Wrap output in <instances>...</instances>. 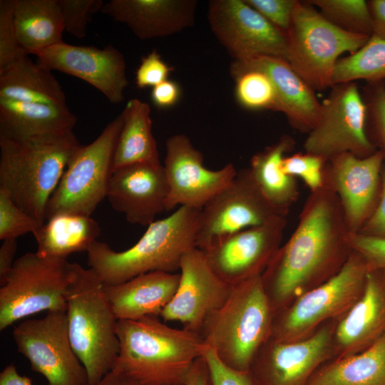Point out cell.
<instances>
[{
    "instance_id": "6da1fadb",
    "label": "cell",
    "mask_w": 385,
    "mask_h": 385,
    "mask_svg": "<svg viewBox=\"0 0 385 385\" xmlns=\"http://www.w3.org/2000/svg\"><path fill=\"white\" fill-rule=\"evenodd\" d=\"M349 232L325 169L323 185L312 192L294 232L262 274L274 315L341 269L352 252L346 241Z\"/></svg>"
},
{
    "instance_id": "7a4b0ae2",
    "label": "cell",
    "mask_w": 385,
    "mask_h": 385,
    "mask_svg": "<svg viewBox=\"0 0 385 385\" xmlns=\"http://www.w3.org/2000/svg\"><path fill=\"white\" fill-rule=\"evenodd\" d=\"M117 334L120 350L114 368L138 385H184L207 348L197 333L170 327L158 317L118 320Z\"/></svg>"
},
{
    "instance_id": "3957f363",
    "label": "cell",
    "mask_w": 385,
    "mask_h": 385,
    "mask_svg": "<svg viewBox=\"0 0 385 385\" xmlns=\"http://www.w3.org/2000/svg\"><path fill=\"white\" fill-rule=\"evenodd\" d=\"M81 145L73 131L24 140L0 138V189L42 225L48 201Z\"/></svg>"
},
{
    "instance_id": "277c9868",
    "label": "cell",
    "mask_w": 385,
    "mask_h": 385,
    "mask_svg": "<svg viewBox=\"0 0 385 385\" xmlns=\"http://www.w3.org/2000/svg\"><path fill=\"white\" fill-rule=\"evenodd\" d=\"M200 210L181 206L147 226L140 240L122 252L96 241L86 252L89 268L104 284L125 282L154 271L180 270L183 255L196 247Z\"/></svg>"
},
{
    "instance_id": "5b68a950",
    "label": "cell",
    "mask_w": 385,
    "mask_h": 385,
    "mask_svg": "<svg viewBox=\"0 0 385 385\" xmlns=\"http://www.w3.org/2000/svg\"><path fill=\"white\" fill-rule=\"evenodd\" d=\"M274 317L260 274L232 286L226 301L207 318L199 335L226 366L248 371L271 337Z\"/></svg>"
},
{
    "instance_id": "8992f818",
    "label": "cell",
    "mask_w": 385,
    "mask_h": 385,
    "mask_svg": "<svg viewBox=\"0 0 385 385\" xmlns=\"http://www.w3.org/2000/svg\"><path fill=\"white\" fill-rule=\"evenodd\" d=\"M90 268L75 263L66 293V317L72 346L85 366L89 385L101 380L115 366L120 345L118 319Z\"/></svg>"
},
{
    "instance_id": "52a82bcc",
    "label": "cell",
    "mask_w": 385,
    "mask_h": 385,
    "mask_svg": "<svg viewBox=\"0 0 385 385\" xmlns=\"http://www.w3.org/2000/svg\"><path fill=\"white\" fill-rule=\"evenodd\" d=\"M370 37L335 26L307 1H298L287 34V61L314 91L331 88L339 56L354 53Z\"/></svg>"
},
{
    "instance_id": "ba28073f",
    "label": "cell",
    "mask_w": 385,
    "mask_h": 385,
    "mask_svg": "<svg viewBox=\"0 0 385 385\" xmlns=\"http://www.w3.org/2000/svg\"><path fill=\"white\" fill-rule=\"evenodd\" d=\"M369 271L364 258L352 250L335 274L274 315L271 337L282 342L299 340L327 321L341 319L361 296Z\"/></svg>"
},
{
    "instance_id": "9c48e42d",
    "label": "cell",
    "mask_w": 385,
    "mask_h": 385,
    "mask_svg": "<svg viewBox=\"0 0 385 385\" xmlns=\"http://www.w3.org/2000/svg\"><path fill=\"white\" fill-rule=\"evenodd\" d=\"M75 263L27 252L16 259L0 284V330L46 311H66Z\"/></svg>"
},
{
    "instance_id": "30bf717a",
    "label": "cell",
    "mask_w": 385,
    "mask_h": 385,
    "mask_svg": "<svg viewBox=\"0 0 385 385\" xmlns=\"http://www.w3.org/2000/svg\"><path fill=\"white\" fill-rule=\"evenodd\" d=\"M122 125L120 114L92 143L81 145L48 201L46 221L61 213L91 216L107 197Z\"/></svg>"
},
{
    "instance_id": "8fae6325",
    "label": "cell",
    "mask_w": 385,
    "mask_h": 385,
    "mask_svg": "<svg viewBox=\"0 0 385 385\" xmlns=\"http://www.w3.org/2000/svg\"><path fill=\"white\" fill-rule=\"evenodd\" d=\"M322 103L318 123L308 133L304 143L306 153L326 160L349 153L366 157L378 149L367 130V108L355 82L338 83L331 87Z\"/></svg>"
},
{
    "instance_id": "7c38bea8",
    "label": "cell",
    "mask_w": 385,
    "mask_h": 385,
    "mask_svg": "<svg viewBox=\"0 0 385 385\" xmlns=\"http://www.w3.org/2000/svg\"><path fill=\"white\" fill-rule=\"evenodd\" d=\"M12 336L18 351L48 385H89L86 369L70 340L66 311L25 319L14 327Z\"/></svg>"
},
{
    "instance_id": "4fadbf2b",
    "label": "cell",
    "mask_w": 385,
    "mask_h": 385,
    "mask_svg": "<svg viewBox=\"0 0 385 385\" xmlns=\"http://www.w3.org/2000/svg\"><path fill=\"white\" fill-rule=\"evenodd\" d=\"M277 216L286 215L264 197L249 168L239 170L200 210L196 247L206 250L235 233L263 225Z\"/></svg>"
},
{
    "instance_id": "5bb4252c",
    "label": "cell",
    "mask_w": 385,
    "mask_h": 385,
    "mask_svg": "<svg viewBox=\"0 0 385 385\" xmlns=\"http://www.w3.org/2000/svg\"><path fill=\"white\" fill-rule=\"evenodd\" d=\"M207 20L234 61L264 56L287 60V36L245 0L210 1Z\"/></svg>"
},
{
    "instance_id": "9a60e30c",
    "label": "cell",
    "mask_w": 385,
    "mask_h": 385,
    "mask_svg": "<svg viewBox=\"0 0 385 385\" xmlns=\"http://www.w3.org/2000/svg\"><path fill=\"white\" fill-rule=\"evenodd\" d=\"M335 326L322 325L312 334L293 342L270 337L253 359L250 372L258 385H306L334 356Z\"/></svg>"
},
{
    "instance_id": "2e32d148",
    "label": "cell",
    "mask_w": 385,
    "mask_h": 385,
    "mask_svg": "<svg viewBox=\"0 0 385 385\" xmlns=\"http://www.w3.org/2000/svg\"><path fill=\"white\" fill-rule=\"evenodd\" d=\"M163 168L168 186L165 211L178 205L201 210L237 172L232 163L217 170L205 168L202 153L184 134L167 140Z\"/></svg>"
},
{
    "instance_id": "e0dca14e",
    "label": "cell",
    "mask_w": 385,
    "mask_h": 385,
    "mask_svg": "<svg viewBox=\"0 0 385 385\" xmlns=\"http://www.w3.org/2000/svg\"><path fill=\"white\" fill-rule=\"evenodd\" d=\"M180 271L177 291L160 317L165 322H179L183 328L199 334L207 318L226 301L232 286L215 273L197 247L183 255Z\"/></svg>"
},
{
    "instance_id": "ac0fdd59",
    "label": "cell",
    "mask_w": 385,
    "mask_h": 385,
    "mask_svg": "<svg viewBox=\"0 0 385 385\" xmlns=\"http://www.w3.org/2000/svg\"><path fill=\"white\" fill-rule=\"evenodd\" d=\"M286 216L228 237L202 251L215 273L230 286L262 274L280 247Z\"/></svg>"
},
{
    "instance_id": "d6986e66",
    "label": "cell",
    "mask_w": 385,
    "mask_h": 385,
    "mask_svg": "<svg viewBox=\"0 0 385 385\" xmlns=\"http://www.w3.org/2000/svg\"><path fill=\"white\" fill-rule=\"evenodd\" d=\"M38 62L51 69L81 78L101 91L112 103L124 100L128 85L123 55L112 45L103 48L62 42L36 51Z\"/></svg>"
},
{
    "instance_id": "ffe728a7",
    "label": "cell",
    "mask_w": 385,
    "mask_h": 385,
    "mask_svg": "<svg viewBox=\"0 0 385 385\" xmlns=\"http://www.w3.org/2000/svg\"><path fill=\"white\" fill-rule=\"evenodd\" d=\"M385 154L366 157L345 153L327 161L326 170L338 195L349 232H358L377 203Z\"/></svg>"
},
{
    "instance_id": "44dd1931",
    "label": "cell",
    "mask_w": 385,
    "mask_h": 385,
    "mask_svg": "<svg viewBox=\"0 0 385 385\" xmlns=\"http://www.w3.org/2000/svg\"><path fill=\"white\" fill-rule=\"evenodd\" d=\"M168 194L163 165L142 163L113 170L106 197L128 222L147 227L165 211Z\"/></svg>"
},
{
    "instance_id": "7402d4cb",
    "label": "cell",
    "mask_w": 385,
    "mask_h": 385,
    "mask_svg": "<svg viewBox=\"0 0 385 385\" xmlns=\"http://www.w3.org/2000/svg\"><path fill=\"white\" fill-rule=\"evenodd\" d=\"M255 69L266 73L272 81L277 94L274 111L285 115L295 129L309 133L319 121L322 111L314 90L309 86L284 58L257 56L234 61L230 66L232 77L242 71Z\"/></svg>"
},
{
    "instance_id": "603a6c76",
    "label": "cell",
    "mask_w": 385,
    "mask_h": 385,
    "mask_svg": "<svg viewBox=\"0 0 385 385\" xmlns=\"http://www.w3.org/2000/svg\"><path fill=\"white\" fill-rule=\"evenodd\" d=\"M385 334V270H370L364 290L335 326L334 359L359 353Z\"/></svg>"
},
{
    "instance_id": "cb8c5ba5",
    "label": "cell",
    "mask_w": 385,
    "mask_h": 385,
    "mask_svg": "<svg viewBox=\"0 0 385 385\" xmlns=\"http://www.w3.org/2000/svg\"><path fill=\"white\" fill-rule=\"evenodd\" d=\"M197 5L195 0H111L101 11L145 40L170 36L192 26Z\"/></svg>"
},
{
    "instance_id": "d4e9b609",
    "label": "cell",
    "mask_w": 385,
    "mask_h": 385,
    "mask_svg": "<svg viewBox=\"0 0 385 385\" xmlns=\"http://www.w3.org/2000/svg\"><path fill=\"white\" fill-rule=\"evenodd\" d=\"M179 281V273L154 271L119 284H103V289L118 320H137L160 317L175 295Z\"/></svg>"
},
{
    "instance_id": "484cf974",
    "label": "cell",
    "mask_w": 385,
    "mask_h": 385,
    "mask_svg": "<svg viewBox=\"0 0 385 385\" xmlns=\"http://www.w3.org/2000/svg\"><path fill=\"white\" fill-rule=\"evenodd\" d=\"M76 116L67 106L0 98V138L24 140L73 131Z\"/></svg>"
},
{
    "instance_id": "4316f807",
    "label": "cell",
    "mask_w": 385,
    "mask_h": 385,
    "mask_svg": "<svg viewBox=\"0 0 385 385\" xmlns=\"http://www.w3.org/2000/svg\"><path fill=\"white\" fill-rule=\"evenodd\" d=\"M0 98L67 106L62 87L51 70L29 55L0 73Z\"/></svg>"
},
{
    "instance_id": "83f0119b",
    "label": "cell",
    "mask_w": 385,
    "mask_h": 385,
    "mask_svg": "<svg viewBox=\"0 0 385 385\" xmlns=\"http://www.w3.org/2000/svg\"><path fill=\"white\" fill-rule=\"evenodd\" d=\"M100 234L98 223L91 216L61 213L47 220L33 235L38 255L66 260L73 253L87 252Z\"/></svg>"
},
{
    "instance_id": "f1b7e54d",
    "label": "cell",
    "mask_w": 385,
    "mask_h": 385,
    "mask_svg": "<svg viewBox=\"0 0 385 385\" xmlns=\"http://www.w3.org/2000/svg\"><path fill=\"white\" fill-rule=\"evenodd\" d=\"M14 22L19 43L28 54L63 42L58 0H14Z\"/></svg>"
},
{
    "instance_id": "f546056e",
    "label": "cell",
    "mask_w": 385,
    "mask_h": 385,
    "mask_svg": "<svg viewBox=\"0 0 385 385\" xmlns=\"http://www.w3.org/2000/svg\"><path fill=\"white\" fill-rule=\"evenodd\" d=\"M120 114L123 125L114 152L113 171L135 163L160 164L152 133L149 104L133 98L128 101Z\"/></svg>"
},
{
    "instance_id": "4dcf8cb0",
    "label": "cell",
    "mask_w": 385,
    "mask_h": 385,
    "mask_svg": "<svg viewBox=\"0 0 385 385\" xmlns=\"http://www.w3.org/2000/svg\"><path fill=\"white\" fill-rule=\"evenodd\" d=\"M294 144L292 138L282 136L274 144L253 155L249 168L264 197L285 215L298 197L294 178L287 175L282 168L285 154L292 149Z\"/></svg>"
},
{
    "instance_id": "1f68e13d",
    "label": "cell",
    "mask_w": 385,
    "mask_h": 385,
    "mask_svg": "<svg viewBox=\"0 0 385 385\" xmlns=\"http://www.w3.org/2000/svg\"><path fill=\"white\" fill-rule=\"evenodd\" d=\"M306 385H385V334L359 353L326 362Z\"/></svg>"
},
{
    "instance_id": "d6a6232c",
    "label": "cell",
    "mask_w": 385,
    "mask_h": 385,
    "mask_svg": "<svg viewBox=\"0 0 385 385\" xmlns=\"http://www.w3.org/2000/svg\"><path fill=\"white\" fill-rule=\"evenodd\" d=\"M358 80L385 81V39L371 36L356 52L338 60L332 86Z\"/></svg>"
},
{
    "instance_id": "836d02e7",
    "label": "cell",
    "mask_w": 385,
    "mask_h": 385,
    "mask_svg": "<svg viewBox=\"0 0 385 385\" xmlns=\"http://www.w3.org/2000/svg\"><path fill=\"white\" fill-rule=\"evenodd\" d=\"M307 1L335 26L351 33L371 36V19L366 1L309 0Z\"/></svg>"
},
{
    "instance_id": "e575fe53",
    "label": "cell",
    "mask_w": 385,
    "mask_h": 385,
    "mask_svg": "<svg viewBox=\"0 0 385 385\" xmlns=\"http://www.w3.org/2000/svg\"><path fill=\"white\" fill-rule=\"evenodd\" d=\"M236 81L235 96L237 101L251 110L275 111L277 94L274 84L264 72L250 69L233 77Z\"/></svg>"
},
{
    "instance_id": "d590c367",
    "label": "cell",
    "mask_w": 385,
    "mask_h": 385,
    "mask_svg": "<svg viewBox=\"0 0 385 385\" xmlns=\"http://www.w3.org/2000/svg\"><path fill=\"white\" fill-rule=\"evenodd\" d=\"M362 96L367 108L369 136L385 154V81L366 83Z\"/></svg>"
},
{
    "instance_id": "8d00e7d4",
    "label": "cell",
    "mask_w": 385,
    "mask_h": 385,
    "mask_svg": "<svg viewBox=\"0 0 385 385\" xmlns=\"http://www.w3.org/2000/svg\"><path fill=\"white\" fill-rule=\"evenodd\" d=\"M14 0L0 1V73L29 55L21 47L14 22Z\"/></svg>"
},
{
    "instance_id": "74e56055",
    "label": "cell",
    "mask_w": 385,
    "mask_h": 385,
    "mask_svg": "<svg viewBox=\"0 0 385 385\" xmlns=\"http://www.w3.org/2000/svg\"><path fill=\"white\" fill-rule=\"evenodd\" d=\"M327 161L317 155L295 153L284 157L282 168L287 175L301 178L314 192L324 184Z\"/></svg>"
},
{
    "instance_id": "f35d334b",
    "label": "cell",
    "mask_w": 385,
    "mask_h": 385,
    "mask_svg": "<svg viewBox=\"0 0 385 385\" xmlns=\"http://www.w3.org/2000/svg\"><path fill=\"white\" fill-rule=\"evenodd\" d=\"M40 226L0 189V240L16 239L26 233L34 234Z\"/></svg>"
},
{
    "instance_id": "ab89813d",
    "label": "cell",
    "mask_w": 385,
    "mask_h": 385,
    "mask_svg": "<svg viewBox=\"0 0 385 385\" xmlns=\"http://www.w3.org/2000/svg\"><path fill=\"white\" fill-rule=\"evenodd\" d=\"M64 31L78 38L86 35L88 21L93 14L101 10V0H58Z\"/></svg>"
},
{
    "instance_id": "60d3db41",
    "label": "cell",
    "mask_w": 385,
    "mask_h": 385,
    "mask_svg": "<svg viewBox=\"0 0 385 385\" xmlns=\"http://www.w3.org/2000/svg\"><path fill=\"white\" fill-rule=\"evenodd\" d=\"M346 241L366 261L370 270H385V237L349 232Z\"/></svg>"
},
{
    "instance_id": "b9f144b4",
    "label": "cell",
    "mask_w": 385,
    "mask_h": 385,
    "mask_svg": "<svg viewBox=\"0 0 385 385\" xmlns=\"http://www.w3.org/2000/svg\"><path fill=\"white\" fill-rule=\"evenodd\" d=\"M286 36L290 29L297 0H245Z\"/></svg>"
},
{
    "instance_id": "7bdbcfd3",
    "label": "cell",
    "mask_w": 385,
    "mask_h": 385,
    "mask_svg": "<svg viewBox=\"0 0 385 385\" xmlns=\"http://www.w3.org/2000/svg\"><path fill=\"white\" fill-rule=\"evenodd\" d=\"M212 385H258L250 371H237L222 363L213 350L206 348L202 355Z\"/></svg>"
},
{
    "instance_id": "ee69618b",
    "label": "cell",
    "mask_w": 385,
    "mask_h": 385,
    "mask_svg": "<svg viewBox=\"0 0 385 385\" xmlns=\"http://www.w3.org/2000/svg\"><path fill=\"white\" fill-rule=\"evenodd\" d=\"M173 68L153 51L144 57L135 73V83L139 88L154 87L168 80Z\"/></svg>"
},
{
    "instance_id": "f6af8a7d",
    "label": "cell",
    "mask_w": 385,
    "mask_h": 385,
    "mask_svg": "<svg viewBox=\"0 0 385 385\" xmlns=\"http://www.w3.org/2000/svg\"><path fill=\"white\" fill-rule=\"evenodd\" d=\"M356 232L368 236L385 237V159L381 169V187L377 203L370 217Z\"/></svg>"
},
{
    "instance_id": "bcb514c9",
    "label": "cell",
    "mask_w": 385,
    "mask_h": 385,
    "mask_svg": "<svg viewBox=\"0 0 385 385\" xmlns=\"http://www.w3.org/2000/svg\"><path fill=\"white\" fill-rule=\"evenodd\" d=\"M180 95L179 85L175 81L166 80L153 88L151 99L155 106L166 108L176 104Z\"/></svg>"
},
{
    "instance_id": "7dc6e473",
    "label": "cell",
    "mask_w": 385,
    "mask_h": 385,
    "mask_svg": "<svg viewBox=\"0 0 385 385\" xmlns=\"http://www.w3.org/2000/svg\"><path fill=\"white\" fill-rule=\"evenodd\" d=\"M367 3L371 19V36L385 39V0H370Z\"/></svg>"
},
{
    "instance_id": "c3c4849f",
    "label": "cell",
    "mask_w": 385,
    "mask_h": 385,
    "mask_svg": "<svg viewBox=\"0 0 385 385\" xmlns=\"http://www.w3.org/2000/svg\"><path fill=\"white\" fill-rule=\"evenodd\" d=\"M16 250V239L3 240L0 247V284L4 282L13 267Z\"/></svg>"
},
{
    "instance_id": "681fc988",
    "label": "cell",
    "mask_w": 385,
    "mask_h": 385,
    "mask_svg": "<svg viewBox=\"0 0 385 385\" xmlns=\"http://www.w3.org/2000/svg\"><path fill=\"white\" fill-rule=\"evenodd\" d=\"M184 385H212L203 356L195 361L186 376Z\"/></svg>"
},
{
    "instance_id": "f907efd6",
    "label": "cell",
    "mask_w": 385,
    "mask_h": 385,
    "mask_svg": "<svg viewBox=\"0 0 385 385\" xmlns=\"http://www.w3.org/2000/svg\"><path fill=\"white\" fill-rule=\"evenodd\" d=\"M0 385H33L31 380L21 375L14 364L6 366L0 373Z\"/></svg>"
},
{
    "instance_id": "816d5d0a",
    "label": "cell",
    "mask_w": 385,
    "mask_h": 385,
    "mask_svg": "<svg viewBox=\"0 0 385 385\" xmlns=\"http://www.w3.org/2000/svg\"><path fill=\"white\" fill-rule=\"evenodd\" d=\"M93 385H138L116 369H113L101 380Z\"/></svg>"
}]
</instances>
